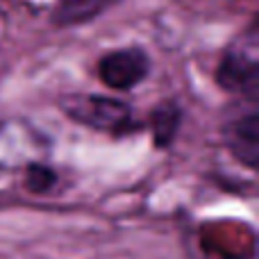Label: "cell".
Segmentation results:
<instances>
[{"label": "cell", "mask_w": 259, "mask_h": 259, "mask_svg": "<svg viewBox=\"0 0 259 259\" xmlns=\"http://www.w3.org/2000/svg\"><path fill=\"white\" fill-rule=\"evenodd\" d=\"M121 0H55L50 23L57 27H75L103 16Z\"/></svg>", "instance_id": "5b68a950"}, {"label": "cell", "mask_w": 259, "mask_h": 259, "mask_svg": "<svg viewBox=\"0 0 259 259\" xmlns=\"http://www.w3.org/2000/svg\"><path fill=\"white\" fill-rule=\"evenodd\" d=\"M59 184V173L46 161H27L23 170V189L34 196H46Z\"/></svg>", "instance_id": "52a82bcc"}, {"label": "cell", "mask_w": 259, "mask_h": 259, "mask_svg": "<svg viewBox=\"0 0 259 259\" xmlns=\"http://www.w3.org/2000/svg\"><path fill=\"white\" fill-rule=\"evenodd\" d=\"M223 139L234 159L250 170L259 159V112L257 98H241V107L228 116L223 125Z\"/></svg>", "instance_id": "277c9868"}, {"label": "cell", "mask_w": 259, "mask_h": 259, "mask_svg": "<svg viewBox=\"0 0 259 259\" xmlns=\"http://www.w3.org/2000/svg\"><path fill=\"white\" fill-rule=\"evenodd\" d=\"M96 75L112 91L137 89L150 75V57L139 46L109 50L96 64Z\"/></svg>", "instance_id": "3957f363"}, {"label": "cell", "mask_w": 259, "mask_h": 259, "mask_svg": "<svg viewBox=\"0 0 259 259\" xmlns=\"http://www.w3.org/2000/svg\"><path fill=\"white\" fill-rule=\"evenodd\" d=\"M182 118H184V112L175 100H164V103H159L152 109L148 125H150L155 148L164 150V148L173 146L175 137H178L180 127H182Z\"/></svg>", "instance_id": "8992f818"}, {"label": "cell", "mask_w": 259, "mask_h": 259, "mask_svg": "<svg viewBox=\"0 0 259 259\" xmlns=\"http://www.w3.org/2000/svg\"><path fill=\"white\" fill-rule=\"evenodd\" d=\"M216 84L228 94L239 96V98H257L259 41L255 21L225 48L223 57L216 66Z\"/></svg>", "instance_id": "7a4b0ae2"}, {"label": "cell", "mask_w": 259, "mask_h": 259, "mask_svg": "<svg viewBox=\"0 0 259 259\" xmlns=\"http://www.w3.org/2000/svg\"><path fill=\"white\" fill-rule=\"evenodd\" d=\"M59 109L77 125L112 137H127L139 132L141 125L134 121L127 103L103 94H68L59 98Z\"/></svg>", "instance_id": "6da1fadb"}]
</instances>
